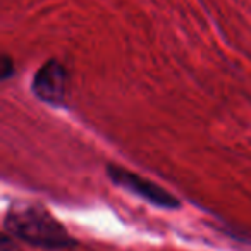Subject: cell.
I'll list each match as a JSON object with an SVG mask.
<instances>
[{
    "instance_id": "obj_1",
    "label": "cell",
    "mask_w": 251,
    "mask_h": 251,
    "mask_svg": "<svg viewBox=\"0 0 251 251\" xmlns=\"http://www.w3.org/2000/svg\"><path fill=\"white\" fill-rule=\"evenodd\" d=\"M4 230L16 239L43 250H62L74 246L66 227L43 206L33 203H14L4 219Z\"/></svg>"
},
{
    "instance_id": "obj_5",
    "label": "cell",
    "mask_w": 251,
    "mask_h": 251,
    "mask_svg": "<svg viewBox=\"0 0 251 251\" xmlns=\"http://www.w3.org/2000/svg\"><path fill=\"white\" fill-rule=\"evenodd\" d=\"M12 74H14V62H12L9 55H4V60H2V79H7Z\"/></svg>"
},
{
    "instance_id": "obj_3",
    "label": "cell",
    "mask_w": 251,
    "mask_h": 251,
    "mask_svg": "<svg viewBox=\"0 0 251 251\" xmlns=\"http://www.w3.org/2000/svg\"><path fill=\"white\" fill-rule=\"evenodd\" d=\"M33 93L43 103L60 107L66 101L67 73L59 60L45 62L33 77Z\"/></svg>"
},
{
    "instance_id": "obj_2",
    "label": "cell",
    "mask_w": 251,
    "mask_h": 251,
    "mask_svg": "<svg viewBox=\"0 0 251 251\" xmlns=\"http://www.w3.org/2000/svg\"><path fill=\"white\" fill-rule=\"evenodd\" d=\"M107 172H108V177L117 186L127 189L129 193L140 196V198L147 200L151 205L160 206V208H167V210L179 208V205H181L179 200L176 198L172 193H169L167 189L160 188L157 182L148 181V179L141 177V176L134 174V172L127 171V169L110 164L107 167Z\"/></svg>"
},
{
    "instance_id": "obj_4",
    "label": "cell",
    "mask_w": 251,
    "mask_h": 251,
    "mask_svg": "<svg viewBox=\"0 0 251 251\" xmlns=\"http://www.w3.org/2000/svg\"><path fill=\"white\" fill-rule=\"evenodd\" d=\"M14 239L16 237H12L11 234H7V232L2 234V239H0V251H23Z\"/></svg>"
}]
</instances>
